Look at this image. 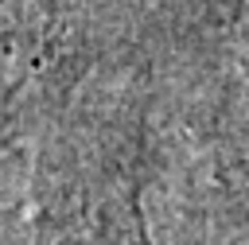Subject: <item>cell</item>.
Listing matches in <instances>:
<instances>
[{
  "mask_svg": "<svg viewBox=\"0 0 249 245\" xmlns=\"http://www.w3.org/2000/svg\"><path fill=\"white\" fill-rule=\"evenodd\" d=\"M58 245H144V237H140V226L132 222V214L121 226L113 222V214H101L93 229H78V233L70 229V233H62Z\"/></svg>",
  "mask_w": 249,
  "mask_h": 245,
  "instance_id": "cell-1",
  "label": "cell"
}]
</instances>
